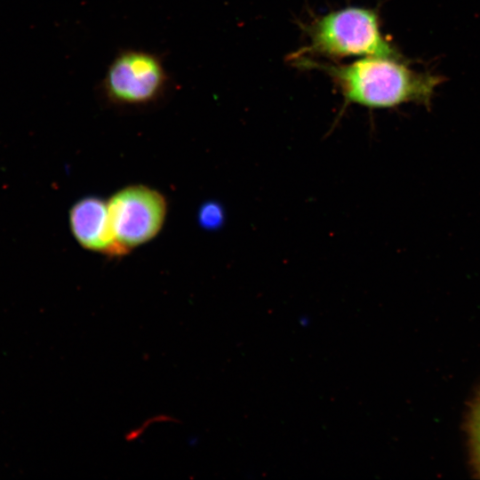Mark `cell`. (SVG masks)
I'll return each instance as SVG.
<instances>
[{
	"label": "cell",
	"instance_id": "1",
	"mask_svg": "<svg viewBox=\"0 0 480 480\" xmlns=\"http://www.w3.org/2000/svg\"><path fill=\"white\" fill-rule=\"evenodd\" d=\"M304 68L324 71L342 94L345 102L370 108H388L404 103L429 108L440 76L412 69L401 59L364 57L348 64H324L297 59Z\"/></svg>",
	"mask_w": 480,
	"mask_h": 480
},
{
	"label": "cell",
	"instance_id": "2",
	"mask_svg": "<svg viewBox=\"0 0 480 480\" xmlns=\"http://www.w3.org/2000/svg\"><path fill=\"white\" fill-rule=\"evenodd\" d=\"M306 32L308 44L294 57L402 58L382 34L380 17L373 9L349 6L328 12L308 25Z\"/></svg>",
	"mask_w": 480,
	"mask_h": 480
},
{
	"label": "cell",
	"instance_id": "3",
	"mask_svg": "<svg viewBox=\"0 0 480 480\" xmlns=\"http://www.w3.org/2000/svg\"><path fill=\"white\" fill-rule=\"evenodd\" d=\"M108 205L115 238L124 254L156 237L167 212L165 197L144 185L118 190Z\"/></svg>",
	"mask_w": 480,
	"mask_h": 480
},
{
	"label": "cell",
	"instance_id": "4",
	"mask_svg": "<svg viewBox=\"0 0 480 480\" xmlns=\"http://www.w3.org/2000/svg\"><path fill=\"white\" fill-rule=\"evenodd\" d=\"M165 84L164 68L156 55L129 50L119 53L110 63L103 88L112 102L136 106L157 99Z\"/></svg>",
	"mask_w": 480,
	"mask_h": 480
},
{
	"label": "cell",
	"instance_id": "5",
	"mask_svg": "<svg viewBox=\"0 0 480 480\" xmlns=\"http://www.w3.org/2000/svg\"><path fill=\"white\" fill-rule=\"evenodd\" d=\"M69 227L83 248L108 256L124 255L112 229L108 201L97 196L77 201L69 211Z\"/></svg>",
	"mask_w": 480,
	"mask_h": 480
},
{
	"label": "cell",
	"instance_id": "6",
	"mask_svg": "<svg viewBox=\"0 0 480 480\" xmlns=\"http://www.w3.org/2000/svg\"><path fill=\"white\" fill-rule=\"evenodd\" d=\"M200 226L208 230L219 228L224 221L222 206L216 202H207L201 205L197 214Z\"/></svg>",
	"mask_w": 480,
	"mask_h": 480
},
{
	"label": "cell",
	"instance_id": "7",
	"mask_svg": "<svg viewBox=\"0 0 480 480\" xmlns=\"http://www.w3.org/2000/svg\"><path fill=\"white\" fill-rule=\"evenodd\" d=\"M476 444L477 448L478 456L480 459V410L476 422Z\"/></svg>",
	"mask_w": 480,
	"mask_h": 480
}]
</instances>
